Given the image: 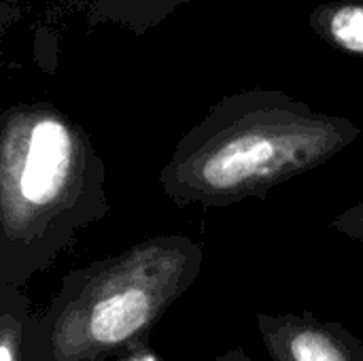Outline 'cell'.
<instances>
[{
  "label": "cell",
  "instance_id": "277c9868",
  "mask_svg": "<svg viewBox=\"0 0 363 361\" xmlns=\"http://www.w3.org/2000/svg\"><path fill=\"white\" fill-rule=\"evenodd\" d=\"M255 326L272 361H363V343L353 332L313 313H257Z\"/></svg>",
  "mask_w": 363,
  "mask_h": 361
},
{
  "label": "cell",
  "instance_id": "52a82bcc",
  "mask_svg": "<svg viewBox=\"0 0 363 361\" xmlns=\"http://www.w3.org/2000/svg\"><path fill=\"white\" fill-rule=\"evenodd\" d=\"M330 228H332L334 232H338V234L351 238V240H359V243H363V200L362 202H357V204H353V206H349L347 211L338 213V215L332 219Z\"/></svg>",
  "mask_w": 363,
  "mask_h": 361
},
{
  "label": "cell",
  "instance_id": "7a4b0ae2",
  "mask_svg": "<svg viewBox=\"0 0 363 361\" xmlns=\"http://www.w3.org/2000/svg\"><path fill=\"white\" fill-rule=\"evenodd\" d=\"M106 166L49 106H15L0 132V287L23 289L106 217Z\"/></svg>",
  "mask_w": 363,
  "mask_h": 361
},
{
  "label": "cell",
  "instance_id": "6da1fadb",
  "mask_svg": "<svg viewBox=\"0 0 363 361\" xmlns=\"http://www.w3.org/2000/svg\"><path fill=\"white\" fill-rule=\"evenodd\" d=\"M359 134L353 121L313 113L281 94H240L179 140L160 185L181 209H225L321 168Z\"/></svg>",
  "mask_w": 363,
  "mask_h": 361
},
{
  "label": "cell",
  "instance_id": "8992f818",
  "mask_svg": "<svg viewBox=\"0 0 363 361\" xmlns=\"http://www.w3.org/2000/svg\"><path fill=\"white\" fill-rule=\"evenodd\" d=\"M332 34L345 49L363 53V6L340 9L332 17Z\"/></svg>",
  "mask_w": 363,
  "mask_h": 361
},
{
  "label": "cell",
  "instance_id": "3957f363",
  "mask_svg": "<svg viewBox=\"0 0 363 361\" xmlns=\"http://www.w3.org/2000/svg\"><path fill=\"white\" fill-rule=\"evenodd\" d=\"M204 266V245L185 234L145 238L62 279L26 330L23 361H108L149 340Z\"/></svg>",
  "mask_w": 363,
  "mask_h": 361
},
{
  "label": "cell",
  "instance_id": "5b68a950",
  "mask_svg": "<svg viewBox=\"0 0 363 361\" xmlns=\"http://www.w3.org/2000/svg\"><path fill=\"white\" fill-rule=\"evenodd\" d=\"M32 315L23 289L0 287V361H23L26 330Z\"/></svg>",
  "mask_w": 363,
  "mask_h": 361
},
{
  "label": "cell",
  "instance_id": "9c48e42d",
  "mask_svg": "<svg viewBox=\"0 0 363 361\" xmlns=\"http://www.w3.org/2000/svg\"><path fill=\"white\" fill-rule=\"evenodd\" d=\"M215 361H253L242 349H230V351H225V353H221L219 357Z\"/></svg>",
  "mask_w": 363,
  "mask_h": 361
},
{
  "label": "cell",
  "instance_id": "ba28073f",
  "mask_svg": "<svg viewBox=\"0 0 363 361\" xmlns=\"http://www.w3.org/2000/svg\"><path fill=\"white\" fill-rule=\"evenodd\" d=\"M117 361H162L160 353L153 349L151 338L149 340H140L136 345H132L130 349H125Z\"/></svg>",
  "mask_w": 363,
  "mask_h": 361
}]
</instances>
